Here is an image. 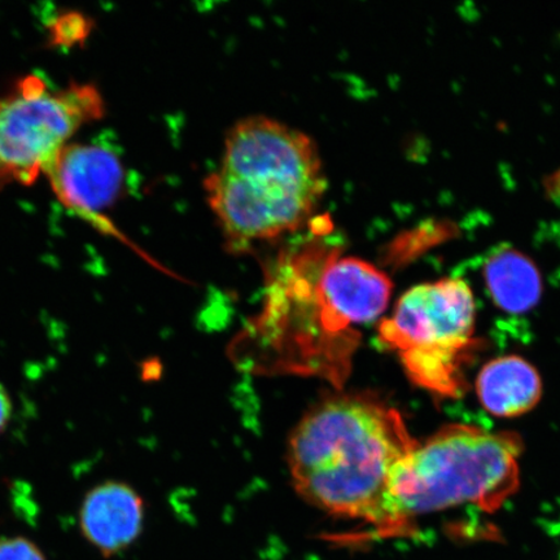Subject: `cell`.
Instances as JSON below:
<instances>
[{
	"instance_id": "6da1fadb",
	"label": "cell",
	"mask_w": 560,
	"mask_h": 560,
	"mask_svg": "<svg viewBox=\"0 0 560 560\" xmlns=\"http://www.w3.org/2000/svg\"><path fill=\"white\" fill-rule=\"evenodd\" d=\"M400 412L374 397L322 402L293 431V485L311 505L360 520L382 537L405 536L389 499L392 474L417 446Z\"/></svg>"
},
{
	"instance_id": "7a4b0ae2",
	"label": "cell",
	"mask_w": 560,
	"mask_h": 560,
	"mask_svg": "<svg viewBox=\"0 0 560 560\" xmlns=\"http://www.w3.org/2000/svg\"><path fill=\"white\" fill-rule=\"evenodd\" d=\"M206 191L235 247L277 240L311 219L326 191L317 145L272 118H244L230 130Z\"/></svg>"
},
{
	"instance_id": "3957f363",
	"label": "cell",
	"mask_w": 560,
	"mask_h": 560,
	"mask_svg": "<svg viewBox=\"0 0 560 560\" xmlns=\"http://www.w3.org/2000/svg\"><path fill=\"white\" fill-rule=\"evenodd\" d=\"M520 436L451 424L417 444L389 482L392 510L404 534L415 517L460 505L494 511L520 488Z\"/></svg>"
},
{
	"instance_id": "277c9868",
	"label": "cell",
	"mask_w": 560,
	"mask_h": 560,
	"mask_svg": "<svg viewBox=\"0 0 560 560\" xmlns=\"http://www.w3.org/2000/svg\"><path fill=\"white\" fill-rule=\"evenodd\" d=\"M334 248L306 245L279 264L260 317L244 335V346L264 370L345 381L359 334L322 299L318 276Z\"/></svg>"
},
{
	"instance_id": "5b68a950",
	"label": "cell",
	"mask_w": 560,
	"mask_h": 560,
	"mask_svg": "<svg viewBox=\"0 0 560 560\" xmlns=\"http://www.w3.org/2000/svg\"><path fill=\"white\" fill-rule=\"evenodd\" d=\"M476 303L459 278L412 287L380 326L382 345L400 359L418 387L440 397L465 389V366L476 347Z\"/></svg>"
},
{
	"instance_id": "8992f818",
	"label": "cell",
	"mask_w": 560,
	"mask_h": 560,
	"mask_svg": "<svg viewBox=\"0 0 560 560\" xmlns=\"http://www.w3.org/2000/svg\"><path fill=\"white\" fill-rule=\"evenodd\" d=\"M105 103L91 83L50 85L27 74L0 95V191L32 186L83 126L100 121Z\"/></svg>"
},
{
	"instance_id": "52a82bcc",
	"label": "cell",
	"mask_w": 560,
	"mask_h": 560,
	"mask_svg": "<svg viewBox=\"0 0 560 560\" xmlns=\"http://www.w3.org/2000/svg\"><path fill=\"white\" fill-rule=\"evenodd\" d=\"M46 179L62 207L105 234H118L104 212L120 198L125 170L103 144L70 142L48 167Z\"/></svg>"
},
{
	"instance_id": "ba28073f",
	"label": "cell",
	"mask_w": 560,
	"mask_h": 560,
	"mask_svg": "<svg viewBox=\"0 0 560 560\" xmlns=\"http://www.w3.org/2000/svg\"><path fill=\"white\" fill-rule=\"evenodd\" d=\"M320 296L330 310L350 327L374 320L388 306L390 279L373 264L355 257H341L334 248L318 276Z\"/></svg>"
},
{
	"instance_id": "9c48e42d",
	"label": "cell",
	"mask_w": 560,
	"mask_h": 560,
	"mask_svg": "<svg viewBox=\"0 0 560 560\" xmlns=\"http://www.w3.org/2000/svg\"><path fill=\"white\" fill-rule=\"evenodd\" d=\"M143 522V499L124 481L108 480L89 490L80 510L83 537L105 558L135 544Z\"/></svg>"
},
{
	"instance_id": "30bf717a",
	"label": "cell",
	"mask_w": 560,
	"mask_h": 560,
	"mask_svg": "<svg viewBox=\"0 0 560 560\" xmlns=\"http://www.w3.org/2000/svg\"><path fill=\"white\" fill-rule=\"evenodd\" d=\"M476 392L485 409L494 417L525 415L540 401L541 377L529 362L516 355L500 357L481 369Z\"/></svg>"
},
{
	"instance_id": "8fae6325",
	"label": "cell",
	"mask_w": 560,
	"mask_h": 560,
	"mask_svg": "<svg viewBox=\"0 0 560 560\" xmlns=\"http://www.w3.org/2000/svg\"><path fill=\"white\" fill-rule=\"evenodd\" d=\"M485 279L490 298L503 312L527 313L540 301V270L523 252L509 245L495 249L488 257Z\"/></svg>"
},
{
	"instance_id": "7c38bea8",
	"label": "cell",
	"mask_w": 560,
	"mask_h": 560,
	"mask_svg": "<svg viewBox=\"0 0 560 560\" xmlns=\"http://www.w3.org/2000/svg\"><path fill=\"white\" fill-rule=\"evenodd\" d=\"M0 560H46L44 552L25 537L0 538Z\"/></svg>"
},
{
	"instance_id": "4fadbf2b",
	"label": "cell",
	"mask_w": 560,
	"mask_h": 560,
	"mask_svg": "<svg viewBox=\"0 0 560 560\" xmlns=\"http://www.w3.org/2000/svg\"><path fill=\"white\" fill-rule=\"evenodd\" d=\"M12 417V401L9 390L0 383V433H3L10 424Z\"/></svg>"
}]
</instances>
